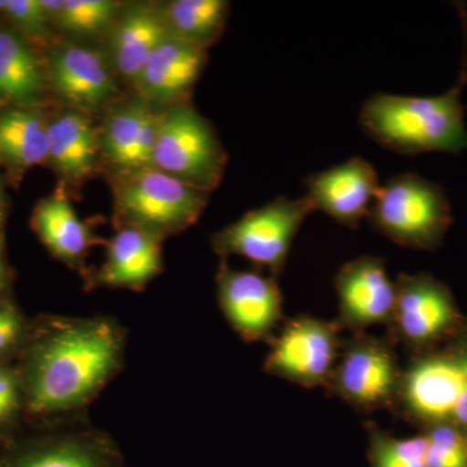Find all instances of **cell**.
Here are the masks:
<instances>
[{"label":"cell","instance_id":"obj_10","mask_svg":"<svg viewBox=\"0 0 467 467\" xmlns=\"http://www.w3.org/2000/svg\"><path fill=\"white\" fill-rule=\"evenodd\" d=\"M306 186V199L313 211H322L349 227L368 216L380 190L376 169L362 158L309 175Z\"/></svg>","mask_w":467,"mask_h":467},{"label":"cell","instance_id":"obj_12","mask_svg":"<svg viewBox=\"0 0 467 467\" xmlns=\"http://www.w3.org/2000/svg\"><path fill=\"white\" fill-rule=\"evenodd\" d=\"M396 291L392 319L409 343L432 342L456 321V306L450 291L431 276L401 275Z\"/></svg>","mask_w":467,"mask_h":467},{"label":"cell","instance_id":"obj_21","mask_svg":"<svg viewBox=\"0 0 467 467\" xmlns=\"http://www.w3.org/2000/svg\"><path fill=\"white\" fill-rule=\"evenodd\" d=\"M100 150L99 133L78 110L48 122V160L64 177L79 181L91 174Z\"/></svg>","mask_w":467,"mask_h":467},{"label":"cell","instance_id":"obj_1","mask_svg":"<svg viewBox=\"0 0 467 467\" xmlns=\"http://www.w3.org/2000/svg\"><path fill=\"white\" fill-rule=\"evenodd\" d=\"M20 380L32 416L86 414L125 368L126 330L109 316H52L38 326Z\"/></svg>","mask_w":467,"mask_h":467},{"label":"cell","instance_id":"obj_18","mask_svg":"<svg viewBox=\"0 0 467 467\" xmlns=\"http://www.w3.org/2000/svg\"><path fill=\"white\" fill-rule=\"evenodd\" d=\"M171 36L161 8L133 5L119 12L109 38V57L116 72L134 85L152 52Z\"/></svg>","mask_w":467,"mask_h":467},{"label":"cell","instance_id":"obj_26","mask_svg":"<svg viewBox=\"0 0 467 467\" xmlns=\"http://www.w3.org/2000/svg\"><path fill=\"white\" fill-rule=\"evenodd\" d=\"M427 436L393 439L376 434L373 460L376 467H426Z\"/></svg>","mask_w":467,"mask_h":467},{"label":"cell","instance_id":"obj_24","mask_svg":"<svg viewBox=\"0 0 467 467\" xmlns=\"http://www.w3.org/2000/svg\"><path fill=\"white\" fill-rule=\"evenodd\" d=\"M42 84L41 67L26 43L16 34L0 30V98L30 103Z\"/></svg>","mask_w":467,"mask_h":467},{"label":"cell","instance_id":"obj_9","mask_svg":"<svg viewBox=\"0 0 467 467\" xmlns=\"http://www.w3.org/2000/svg\"><path fill=\"white\" fill-rule=\"evenodd\" d=\"M217 299L227 324L244 342L266 339L282 318V292L275 278L221 264Z\"/></svg>","mask_w":467,"mask_h":467},{"label":"cell","instance_id":"obj_31","mask_svg":"<svg viewBox=\"0 0 467 467\" xmlns=\"http://www.w3.org/2000/svg\"><path fill=\"white\" fill-rule=\"evenodd\" d=\"M459 355L463 371V389L459 405H457L456 411H454L453 420H451L456 422L457 425L467 427V349L462 350Z\"/></svg>","mask_w":467,"mask_h":467},{"label":"cell","instance_id":"obj_2","mask_svg":"<svg viewBox=\"0 0 467 467\" xmlns=\"http://www.w3.org/2000/svg\"><path fill=\"white\" fill-rule=\"evenodd\" d=\"M466 82L465 55L459 81L451 90L436 97L380 92L365 101L359 122L377 143L402 155L462 152L467 150V129L461 94Z\"/></svg>","mask_w":467,"mask_h":467},{"label":"cell","instance_id":"obj_27","mask_svg":"<svg viewBox=\"0 0 467 467\" xmlns=\"http://www.w3.org/2000/svg\"><path fill=\"white\" fill-rule=\"evenodd\" d=\"M427 442L426 467H467V441L454 427H435Z\"/></svg>","mask_w":467,"mask_h":467},{"label":"cell","instance_id":"obj_13","mask_svg":"<svg viewBox=\"0 0 467 467\" xmlns=\"http://www.w3.org/2000/svg\"><path fill=\"white\" fill-rule=\"evenodd\" d=\"M162 238L133 226H121L107 243V257L95 275H88L90 287L143 291L164 269Z\"/></svg>","mask_w":467,"mask_h":467},{"label":"cell","instance_id":"obj_16","mask_svg":"<svg viewBox=\"0 0 467 467\" xmlns=\"http://www.w3.org/2000/svg\"><path fill=\"white\" fill-rule=\"evenodd\" d=\"M337 391L361 408L383 407L398 387V368L392 353L376 340L353 344L335 371Z\"/></svg>","mask_w":467,"mask_h":467},{"label":"cell","instance_id":"obj_34","mask_svg":"<svg viewBox=\"0 0 467 467\" xmlns=\"http://www.w3.org/2000/svg\"><path fill=\"white\" fill-rule=\"evenodd\" d=\"M0 196H2V193H0Z\"/></svg>","mask_w":467,"mask_h":467},{"label":"cell","instance_id":"obj_3","mask_svg":"<svg viewBox=\"0 0 467 467\" xmlns=\"http://www.w3.org/2000/svg\"><path fill=\"white\" fill-rule=\"evenodd\" d=\"M113 198L122 226L162 239L196 223L207 205V192L156 168L119 171Z\"/></svg>","mask_w":467,"mask_h":467},{"label":"cell","instance_id":"obj_33","mask_svg":"<svg viewBox=\"0 0 467 467\" xmlns=\"http://www.w3.org/2000/svg\"><path fill=\"white\" fill-rule=\"evenodd\" d=\"M0 251H2V244H0Z\"/></svg>","mask_w":467,"mask_h":467},{"label":"cell","instance_id":"obj_6","mask_svg":"<svg viewBox=\"0 0 467 467\" xmlns=\"http://www.w3.org/2000/svg\"><path fill=\"white\" fill-rule=\"evenodd\" d=\"M312 212L306 196L295 201L279 196L213 234L212 247L218 256L244 257L278 275L295 236Z\"/></svg>","mask_w":467,"mask_h":467},{"label":"cell","instance_id":"obj_22","mask_svg":"<svg viewBox=\"0 0 467 467\" xmlns=\"http://www.w3.org/2000/svg\"><path fill=\"white\" fill-rule=\"evenodd\" d=\"M161 11L171 36L205 50L225 27L229 3L225 0H174Z\"/></svg>","mask_w":467,"mask_h":467},{"label":"cell","instance_id":"obj_8","mask_svg":"<svg viewBox=\"0 0 467 467\" xmlns=\"http://www.w3.org/2000/svg\"><path fill=\"white\" fill-rule=\"evenodd\" d=\"M339 348L337 327L322 319L297 317L273 342L265 370L304 387H316L333 376Z\"/></svg>","mask_w":467,"mask_h":467},{"label":"cell","instance_id":"obj_19","mask_svg":"<svg viewBox=\"0 0 467 467\" xmlns=\"http://www.w3.org/2000/svg\"><path fill=\"white\" fill-rule=\"evenodd\" d=\"M51 82L57 94L72 106L94 109L115 92L109 64L99 52L69 45L51 61Z\"/></svg>","mask_w":467,"mask_h":467},{"label":"cell","instance_id":"obj_28","mask_svg":"<svg viewBox=\"0 0 467 467\" xmlns=\"http://www.w3.org/2000/svg\"><path fill=\"white\" fill-rule=\"evenodd\" d=\"M0 11L8 15L21 29L36 36L47 30L50 21L41 0H0Z\"/></svg>","mask_w":467,"mask_h":467},{"label":"cell","instance_id":"obj_29","mask_svg":"<svg viewBox=\"0 0 467 467\" xmlns=\"http://www.w3.org/2000/svg\"><path fill=\"white\" fill-rule=\"evenodd\" d=\"M23 402V391L17 374L0 364V429L11 423Z\"/></svg>","mask_w":467,"mask_h":467},{"label":"cell","instance_id":"obj_23","mask_svg":"<svg viewBox=\"0 0 467 467\" xmlns=\"http://www.w3.org/2000/svg\"><path fill=\"white\" fill-rule=\"evenodd\" d=\"M0 155L18 167H34L48 160V124L32 110L0 115Z\"/></svg>","mask_w":467,"mask_h":467},{"label":"cell","instance_id":"obj_15","mask_svg":"<svg viewBox=\"0 0 467 467\" xmlns=\"http://www.w3.org/2000/svg\"><path fill=\"white\" fill-rule=\"evenodd\" d=\"M463 389L460 355L435 356L416 362L402 379L409 411L420 420H453Z\"/></svg>","mask_w":467,"mask_h":467},{"label":"cell","instance_id":"obj_32","mask_svg":"<svg viewBox=\"0 0 467 467\" xmlns=\"http://www.w3.org/2000/svg\"><path fill=\"white\" fill-rule=\"evenodd\" d=\"M7 284V266L3 259V251H0V290Z\"/></svg>","mask_w":467,"mask_h":467},{"label":"cell","instance_id":"obj_14","mask_svg":"<svg viewBox=\"0 0 467 467\" xmlns=\"http://www.w3.org/2000/svg\"><path fill=\"white\" fill-rule=\"evenodd\" d=\"M204 48L171 36L152 52L134 88L149 104H181L204 69Z\"/></svg>","mask_w":467,"mask_h":467},{"label":"cell","instance_id":"obj_17","mask_svg":"<svg viewBox=\"0 0 467 467\" xmlns=\"http://www.w3.org/2000/svg\"><path fill=\"white\" fill-rule=\"evenodd\" d=\"M160 116L143 100L110 113L100 135V149L117 171L152 168Z\"/></svg>","mask_w":467,"mask_h":467},{"label":"cell","instance_id":"obj_25","mask_svg":"<svg viewBox=\"0 0 467 467\" xmlns=\"http://www.w3.org/2000/svg\"><path fill=\"white\" fill-rule=\"evenodd\" d=\"M48 20L70 33L95 34L115 23L121 5L112 0H41Z\"/></svg>","mask_w":467,"mask_h":467},{"label":"cell","instance_id":"obj_11","mask_svg":"<svg viewBox=\"0 0 467 467\" xmlns=\"http://www.w3.org/2000/svg\"><path fill=\"white\" fill-rule=\"evenodd\" d=\"M335 287L344 324L359 328L393 318L398 291L379 257L362 256L346 264Z\"/></svg>","mask_w":467,"mask_h":467},{"label":"cell","instance_id":"obj_4","mask_svg":"<svg viewBox=\"0 0 467 467\" xmlns=\"http://www.w3.org/2000/svg\"><path fill=\"white\" fill-rule=\"evenodd\" d=\"M368 217L374 229L398 244L432 250L451 226V209L438 183L402 173L380 186Z\"/></svg>","mask_w":467,"mask_h":467},{"label":"cell","instance_id":"obj_5","mask_svg":"<svg viewBox=\"0 0 467 467\" xmlns=\"http://www.w3.org/2000/svg\"><path fill=\"white\" fill-rule=\"evenodd\" d=\"M226 153L213 128L181 103L161 112L152 168L209 192L220 183Z\"/></svg>","mask_w":467,"mask_h":467},{"label":"cell","instance_id":"obj_35","mask_svg":"<svg viewBox=\"0 0 467 467\" xmlns=\"http://www.w3.org/2000/svg\"><path fill=\"white\" fill-rule=\"evenodd\" d=\"M466 441H467V439H466Z\"/></svg>","mask_w":467,"mask_h":467},{"label":"cell","instance_id":"obj_20","mask_svg":"<svg viewBox=\"0 0 467 467\" xmlns=\"http://www.w3.org/2000/svg\"><path fill=\"white\" fill-rule=\"evenodd\" d=\"M33 225L48 251L70 267L84 269V260L97 239L91 227L77 216L63 190L43 201L34 212Z\"/></svg>","mask_w":467,"mask_h":467},{"label":"cell","instance_id":"obj_7","mask_svg":"<svg viewBox=\"0 0 467 467\" xmlns=\"http://www.w3.org/2000/svg\"><path fill=\"white\" fill-rule=\"evenodd\" d=\"M0 467H126L115 439L86 414L61 418L52 434L21 448Z\"/></svg>","mask_w":467,"mask_h":467},{"label":"cell","instance_id":"obj_30","mask_svg":"<svg viewBox=\"0 0 467 467\" xmlns=\"http://www.w3.org/2000/svg\"><path fill=\"white\" fill-rule=\"evenodd\" d=\"M24 333L20 313L12 304L0 303V355L14 348Z\"/></svg>","mask_w":467,"mask_h":467}]
</instances>
